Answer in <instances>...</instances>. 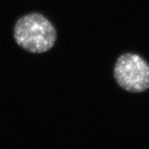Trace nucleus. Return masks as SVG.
I'll return each instance as SVG.
<instances>
[{
    "mask_svg": "<svg viewBox=\"0 0 149 149\" xmlns=\"http://www.w3.org/2000/svg\"><path fill=\"white\" fill-rule=\"evenodd\" d=\"M14 38L20 47L35 54L49 51L55 45V26L43 15L30 13L21 17L14 27Z\"/></svg>",
    "mask_w": 149,
    "mask_h": 149,
    "instance_id": "nucleus-1",
    "label": "nucleus"
},
{
    "mask_svg": "<svg viewBox=\"0 0 149 149\" xmlns=\"http://www.w3.org/2000/svg\"><path fill=\"white\" fill-rule=\"evenodd\" d=\"M113 77L118 86L130 93H143L149 89V64L134 53H126L117 58Z\"/></svg>",
    "mask_w": 149,
    "mask_h": 149,
    "instance_id": "nucleus-2",
    "label": "nucleus"
}]
</instances>
